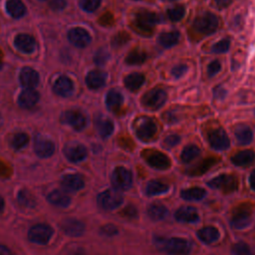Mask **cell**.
<instances>
[{
  "instance_id": "52a82bcc",
  "label": "cell",
  "mask_w": 255,
  "mask_h": 255,
  "mask_svg": "<svg viewBox=\"0 0 255 255\" xmlns=\"http://www.w3.org/2000/svg\"><path fill=\"white\" fill-rule=\"evenodd\" d=\"M111 180L115 189L119 191L128 190L132 184V174L128 168L118 166L114 169Z\"/></svg>"
},
{
  "instance_id": "8992f818",
  "label": "cell",
  "mask_w": 255,
  "mask_h": 255,
  "mask_svg": "<svg viewBox=\"0 0 255 255\" xmlns=\"http://www.w3.org/2000/svg\"><path fill=\"white\" fill-rule=\"evenodd\" d=\"M123 195L121 191L113 188L107 189L99 194L98 204L105 210H114L123 203Z\"/></svg>"
},
{
  "instance_id": "94428289",
  "label": "cell",
  "mask_w": 255,
  "mask_h": 255,
  "mask_svg": "<svg viewBox=\"0 0 255 255\" xmlns=\"http://www.w3.org/2000/svg\"><path fill=\"white\" fill-rule=\"evenodd\" d=\"M249 183H250V186L251 188L255 191V169L251 172L250 174V177H249Z\"/></svg>"
},
{
  "instance_id": "2e32d148",
  "label": "cell",
  "mask_w": 255,
  "mask_h": 255,
  "mask_svg": "<svg viewBox=\"0 0 255 255\" xmlns=\"http://www.w3.org/2000/svg\"><path fill=\"white\" fill-rule=\"evenodd\" d=\"M15 47L22 53L31 54L36 49L35 39L28 34H18L14 39Z\"/></svg>"
},
{
  "instance_id": "3957f363",
  "label": "cell",
  "mask_w": 255,
  "mask_h": 255,
  "mask_svg": "<svg viewBox=\"0 0 255 255\" xmlns=\"http://www.w3.org/2000/svg\"><path fill=\"white\" fill-rule=\"evenodd\" d=\"M133 128L136 136L142 141H149L153 138L157 131V127L154 121L147 117H139L133 123Z\"/></svg>"
},
{
  "instance_id": "f907efd6",
  "label": "cell",
  "mask_w": 255,
  "mask_h": 255,
  "mask_svg": "<svg viewBox=\"0 0 255 255\" xmlns=\"http://www.w3.org/2000/svg\"><path fill=\"white\" fill-rule=\"evenodd\" d=\"M187 71V66L186 65H176L172 68L171 70V75L174 77V78H180L182 77Z\"/></svg>"
},
{
  "instance_id": "9c48e42d",
  "label": "cell",
  "mask_w": 255,
  "mask_h": 255,
  "mask_svg": "<svg viewBox=\"0 0 255 255\" xmlns=\"http://www.w3.org/2000/svg\"><path fill=\"white\" fill-rule=\"evenodd\" d=\"M142 156L148 165L156 169H167L171 164L168 156L158 150H143Z\"/></svg>"
},
{
  "instance_id": "816d5d0a",
  "label": "cell",
  "mask_w": 255,
  "mask_h": 255,
  "mask_svg": "<svg viewBox=\"0 0 255 255\" xmlns=\"http://www.w3.org/2000/svg\"><path fill=\"white\" fill-rule=\"evenodd\" d=\"M220 69H221L220 63L218 61H213L207 67V74L209 77H213L220 71Z\"/></svg>"
},
{
  "instance_id": "ac0fdd59",
  "label": "cell",
  "mask_w": 255,
  "mask_h": 255,
  "mask_svg": "<svg viewBox=\"0 0 255 255\" xmlns=\"http://www.w3.org/2000/svg\"><path fill=\"white\" fill-rule=\"evenodd\" d=\"M20 83L25 89H34L39 84V74L30 67H25L20 73Z\"/></svg>"
},
{
  "instance_id": "db71d44e",
  "label": "cell",
  "mask_w": 255,
  "mask_h": 255,
  "mask_svg": "<svg viewBox=\"0 0 255 255\" xmlns=\"http://www.w3.org/2000/svg\"><path fill=\"white\" fill-rule=\"evenodd\" d=\"M50 6L55 11H60L66 7V1L65 0H52L50 2Z\"/></svg>"
},
{
  "instance_id": "484cf974",
  "label": "cell",
  "mask_w": 255,
  "mask_h": 255,
  "mask_svg": "<svg viewBox=\"0 0 255 255\" xmlns=\"http://www.w3.org/2000/svg\"><path fill=\"white\" fill-rule=\"evenodd\" d=\"M197 237L201 242L211 244L219 239V231L213 226H205L198 230Z\"/></svg>"
},
{
  "instance_id": "60d3db41",
  "label": "cell",
  "mask_w": 255,
  "mask_h": 255,
  "mask_svg": "<svg viewBox=\"0 0 255 255\" xmlns=\"http://www.w3.org/2000/svg\"><path fill=\"white\" fill-rule=\"evenodd\" d=\"M18 202L24 207H34L36 204L34 196L28 190H21L18 193Z\"/></svg>"
},
{
  "instance_id": "7a4b0ae2",
  "label": "cell",
  "mask_w": 255,
  "mask_h": 255,
  "mask_svg": "<svg viewBox=\"0 0 255 255\" xmlns=\"http://www.w3.org/2000/svg\"><path fill=\"white\" fill-rule=\"evenodd\" d=\"M160 22L161 17L157 13L140 10L134 15L132 27L136 33L144 37H149L153 33V27Z\"/></svg>"
},
{
  "instance_id": "f6af8a7d",
  "label": "cell",
  "mask_w": 255,
  "mask_h": 255,
  "mask_svg": "<svg viewBox=\"0 0 255 255\" xmlns=\"http://www.w3.org/2000/svg\"><path fill=\"white\" fill-rule=\"evenodd\" d=\"M102 3V0H81L80 6L86 12L96 11Z\"/></svg>"
},
{
  "instance_id": "4fadbf2b",
  "label": "cell",
  "mask_w": 255,
  "mask_h": 255,
  "mask_svg": "<svg viewBox=\"0 0 255 255\" xmlns=\"http://www.w3.org/2000/svg\"><path fill=\"white\" fill-rule=\"evenodd\" d=\"M68 39L74 46L78 48H85L92 41L90 33L86 29L80 27L71 29L68 33Z\"/></svg>"
},
{
  "instance_id": "5b68a950",
  "label": "cell",
  "mask_w": 255,
  "mask_h": 255,
  "mask_svg": "<svg viewBox=\"0 0 255 255\" xmlns=\"http://www.w3.org/2000/svg\"><path fill=\"white\" fill-rule=\"evenodd\" d=\"M167 94L162 89H152L141 97V105L150 111L160 109L166 102Z\"/></svg>"
},
{
  "instance_id": "83f0119b",
  "label": "cell",
  "mask_w": 255,
  "mask_h": 255,
  "mask_svg": "<svg viewBox=\"0 0 255 255\" xmlns=\"http://www.w3.org/2000/svg\"><path fill=\"white\" fill-rule=\"evenodd\" d=\"M63 186L71 191H77L84 187L85 182L78 174H67L62 178Z\"/></svg>"
},
{
  "instance_id": "d4e9b609",
  "label": "cell",
  "mask_w": 255,
  "mask_h": 255,
  "mask_svg": "<svg viewBox=\"0 0 255 255\" xmlns=\"http://www.w3.org/2000/svg\"><path fill=\"white\" fill-rule=\"evenodd\" d=\"M234 134L240 144L246 145L252 141V129L245 124H238L234 128Z\"/></svg>"
},
{
  "instance_id": "680465c9",
  "label": "cell",
  "mask_w": 255,
  "mask_h": 255,
  "mask_svg": "<svg viewBox=\"0 0 255 255\" xmlns=\"http://www.w3.org/2000/svg\"><path fill=\"white\" fill-rule=\"evenodd\" d=\"M120 142H121V145H122V146H124L125 148H128V149H130V148H132L131 146H133L132 141H131L129 138H127V137L121 138Z\"/></svg>"
},
{
  "instance_id": "6da1fadb",
  "label": "cell",
  "mask_w": 255,
  "mask_h": 255,
  "mask_svg": "<svg viewBox=\"0 0 255 255\" xmlns=\"http://www.w3.org/2000/svg\"><path fill=\"white\" fill-rule=\"evenodd\" d=\"M153 242L157 249L169 255H187L191 251L190 242L183 238L155 237Z\"/></svg>"
},
{
  "instance_id": "e0dca14e",
  "label": "cell",
  "mask_w": 255,
  "mask_h": 255,
  "mask_svg": "<svg viewBox=\"0 0 255 255\" xmlns=\"http://www.w3.org/2000/svg\"><path fill=\"white\" fill-rule=\"evenodd\" d=\"M61 228L65 234L72 237L81 236L85 231L84 223L74 218L65 219L61 224Z\"/></svg>"
},
{
  "instance_id": "ba28073f",
  "label": "cell",
  "mask_w": 255,
  "mask_h": 255,
  "mask_svg": "<svg viewBox=\"0 0 255 255\" xmlns=\"http://www.w3.org/2000/svg\"><path fill=\"white\" fill-rule=\"evenodd\" d=\"M53 235V229L47 224H36L28 232V238L36 244H47Z\"/></svg>"
},
{
  "instance_id": "f35d334b",
  "label": "cell",
  "mask_w": 255,
  "mask_h": 255,
  "mask_svg": "<svg viewBox=\"0 0 255 255\" xmlns=\"http://www.w3.org/2000/svg\"><path fill=\"white\" fill-rule=\"evenodd\" d=\"M199 153H200V149L196 145L189 144V145H186L182 149L180 158L183 162H189V161L193 160Z\"/></svg>"
},
{
  "instance_id": "277c9868",
  "label": "cell",
  "mask_w": 255,
  "mask_h": 255,
  "mask_svg": "<svg viewBox=\"0 0 255 255\" xmlns=\"http://www.w3.org/2000/svg\"><path fill=\"white\" fill-rule=\"evenodd\" d=\"M193 29L203 35H209L216 31L218 27V18L210 12H205L194 19Z\"/></svg>"
},
{
  "instance_id": "f5cc1de1",
  "label": "cell",
  "mask_w": 255,
  "mask_h": 255,
  "mask_svg": "<svg viewBox=\"0 0 255 255\" xmlns=\"http://www.w3.org/2000/svg\"><path fill=\"white\" fill-rule=\"evenodd\" d=\"M101 232L106 236H113L118 233V228L113 224H107L102 227Z\"/></svg>"
},
{
  "instance_id": "f1b7e54d",
  "label": "cell",
  "mask_w": 255,
  "mask_h": 255,
  "mask_svg": "<svg viewBox=\"0 0 255 255\" xmlns=\"http://www.w3.org/2000/svg\"><path fill=\"white\" fill-rule=\"evenodd\" d=\"M144 83V76L139 73H131L124 79L126 88L131 92H136Z\"/></svg>"
},
{
  "instance_id": "c3c4849f",
  "label": "cell",
  "mask_w": 255,
  "mask_h": 255,
  "mask_svg": "<svg viewBox=\"0 0 255 255\" xmlns=\"http://www.w3.org/2000/svg\"><path fill=\"white\" fill-rule=\"evenodd\" d=\"M114 23H115L114 15L110 12H106L99 18V24H101L102 26L109 27V26H112Z\"/></svg>"
},
{
  "instance_id": "1f68e13d",
  "label": "cell",
  "mask_w": 255,
  "mask_h": 255,
  "mask_svg": "<svg viewBox=\"0 0 255 255\" xmlns=\"http://www.w3.org/2000/svg\"><path fill=\"white\" fill-rule=\"evenodd\" d=\"M217 162V159L214 158V157H208V158H205L203 159L202 161H200L199 163H197L196 165H193L192 167H190L186 172L189 174V175H192V176H197V175H200L204 172H206L211 166H213L215 163Z\"/></svg>"
},
{
  "instance_id": "11a10c76",
  "label": "cell",
  "mask_w": 255,
  "mask_h": 255,
  "mask_svg": "<svg viewBox=\"0 0 255 255\" xmlns=\"http://www.w3.org/2000/svg\"><path fill=\"white\" fill-rule=\"evenodd\" d=\"M226 93H227L226 90L220 86L214 88V90H213V96L215 99H218V100H223L226 96Z\"/></svg>"
},
{
  "instance_id": "03108f58",
  "label": "cell",
  "mask_w": 255,
  "mask_h": 255,
  "mask_svg": "<svg viewBox=\"0 0 255 255\" xmlns=\"http://www.w3.org/2000/svg\"><path fill=\"white\" fill-rule=\"evenodd\" d=\"M40 1H44V0H40Z\"/></svg>"
},
{
  "instance_id": "b9f144b4",
  "label": "cell",
  "mask_w": 255,
  "mask_h": 255,
  "mask_svg": "<svg viewBox=\"0 0 255 255\" xmlns=\"http://www.w3.org/2000/svg\"><path fill=\"white\" fill-rule=\"evenodd\" d=\"M129 40H130L129 34L125 32V31H121V32L117 33L113 37V39H112V46L114 48H120V47L126 45Z\"/></svg>"
},
{
  "instance_id": "e7e4bbea",
  "label": "cell",
  "mask_w": 255,
  "mask_h": 255,
  "mask_svg": "<svg viewBox=\"0 0 255 255\" xmlns=\"http://www.w3.org/2000/svg\"><path fill=\"white\" fill-rule=\"evenodd\" d=\"M170 1H175V0H170Z\"/></svg>"
},
{
  "instance_id": "7dc6e473",
  "label": "cell",
  "mask_w": 255,
  "mask_h": 255,
  "mask_svg": "<svg viewBox=\"0 0 255 255\" xmlns=\"http://www.w3.org/2000/svg\"><path fill=\"white\" fill-rule=\"evenodd\" d=\"M110 58V54L109 52L106 50V49H100L97 51V53L95 54V57H94V62L99 65V66H102L104 65Z\"/></svg>"
},
{
  "instance_id": "4dcf8cb0",
  "label": "cell",
  "mask_w": 255,
  "mask_h": 255,
  "mask_svg": "<svg viewBox=\"0 0 255 255\" xmlns=\"http://www.w3.org/2000/svg\"><path fill=\"white\" fill-rule=\"evenodd\" d=\"M47 198L53 205L60 207H67L71 202L70 196L63 190H53Z\"/></svg>"
},
{
  "instance_id": "be15d7a7",
  "label": "cell",
  "mask_w": 255,
  "mask_h": 255,
  "mask_svg": "<svg viewBox=\"0 0 255 255\" xmlns=\"http://www.w3.org/2000/svg\"><path fill=\"white\" fill-rule=\"evenodd\" d=\"M4 208V201H3V198L0 196V212L3 210Z\"/></svg>"
},
{
  "instance_id": "6f0895ef",
  "label": "cell",
  "mask_w": 255,
  "mask_h": 255,
  "mask_svg": "<svg viewBox=\"0 0 255 255\" xmlns=\"http://www.w3.org/2000/svg\"><path fill=\"white\" fill-rule=\"evenodd\" d=\"M162 120H164V122L167 123L168 125H171V124L177 122V118L171 112H166V113L162 114Z\"/></svg>"
},
{
  "instance_id": "ee69618b",
  "label": "cell",
  "mask_w": 255,
  "mask_h": 255,
  "mask_svg": "<svg viewBox=\"0 0 255 255\" xmlns=\"http://www.w3.org/2000/svg\"><path fill=\"white\" fill-rule=\"evenodd\" d=\"M232 252L234 255H255L250 250V247L244 242L235 243L232 247Z\"/></svg>"
},
{
  "instance_id": "5bb4252c",
  "label": "cell",
  "mask_w": 255,
  "mask_h": 255,
  "mask_svg": "<svg viewBox=\"0 0 255 255\" xmlns=\"http://www.w3.org/2000/svg\"><path fill=\"white\" fill-rule=\"evenodd\" d=\"M64 154L72 162H80L87 157V148L77 142H72L64 147Z\"/></svg>"
},
{
  "instance_id": "4316f807",
  "label": "cell",
  "mask_w": 255,
  "mask_h": 255,
  "mask_svg": "<svg viewBox=\"0 0 255 255\" xmlns=\"http://www.w3.org/2000/svg\"><path fill=\"white\" fill-rule=\"evenodd\" d=\"M255 160V153L253 150L245 149L237 152L231 157V161L237 166H247Z\"/></svg>"
},
{
  "instance_id": "e575fe53",
  "label": "cell",
  "mask_w": 255,
  "mask_h": 255,
  "mask_svg": "<svg viewBox=\"0 0 255 255\" xmlns=\"http://www.w3.org/2000/svg\"><path fill=\"white\" fill-rule=\"evenodd\" d=\"M167 214V209L160 203H152L147 207V215L153 221L162 220Z\"/></svg>"
},
{
  "instance_id": "cb8c5ba5",
  "label": "cell",
  "mask_w": 255,
  "mask_h": 255,
  "mask_svg": "<svg viewBox=\"0 0 255 255\" xmlns=\"http://www.w3.org/2000/svg\"><path fill=\"white\" fill-rule=\"evenodd\" d=\"M124 104V97L123 95L115 90H111L107 96H106V105L107 108L113 112V113H118Z\"/></svg>"
},
{
  "instance_id": "9f6ffc18",
  "label": "cell",
  "mask_w": 255,
  "mask_h": 255,
  "mask_svg": "<svg viewBox=\"0 0 255 255\" xmlns=\"http://www.w3.org/2000/svg\"><path fill=\"white\" fill-rule=\"evenodd\" d=\"M123 214H124V216H127L128 218H133L136 216V209L134 206L128 205L123 210Z\"/></svg>"
},
{
  "instance_id": "7c38bea8",
  "label": "cell",
  "mask_w": 255,
  "mask_h": 255,
  "mask_svg": "<svg viewBox=\"0 0 255 255\" xmlns=\"http://www.w3.org/2000/svg\"><path fill=\"white\" fill-rule=\"evenodd\" d=\"M61 122L65 125H69L76 130H82L87 124L86 118L84 115L75 110H69L62 114Z\"/></svg>"
},
{
  "instance_id": "d6986e66",
  "label": "cell",
  "mask_w": 255,
  "mask_h": 255,
  "mask_svg": "<svg viewBox=\"0 0 255 255\" xmlns=\"http://www.w3.org/2000/svg\"><path fill=\"white\" fill-rule=\"evenodd\" d=\"M54 92L61 97H70L74 92V84L67 76H60L54 83Z\"/></svg>"
},
{
  "instance_id": "7bdbcfd3",
  "label": "cell",
  "mask_w": 255,
  "mask_h": 255,
  "mask_svg": "<svg viewBox=\"0 0 255 255\" xmlns=\"http://www.w3.org/2000/svg\"><path fill=\"white\" fill-rule=\"evenodd\" d=\"M185 15V8L183 6H175L167 11V16L169 20L173 22H178L180 21Z\"/></svg>"
},
{
  "instance_id": "ab89813d",
  "label": "cell",
  "mask_w": 255,
  "mask_h": 255,
  "mask_svg": "<svg viewBox=\"0 0 255 255\" xmlns=\"http://www.w3.org/2000/svg\"><path fill=\"white\" fill-rule=\"evenodd\" d=\"M29 142V136L25 132H17L11 139V145L14 149L19 150L25 147Z\"/></svg>"
},
{
  "instance_id": "d6a6232c",
  "label": "cell",
  "mask_w": 255,
  "mask_h": 255,
  "mask_svg": "<svg viewBox=\"0 0 255 255\" xmlns=\"http://www.w3.org/2000/svg\"><path fill=\"white\" fill-rule=\"evenodd\" d=\"M96 128L102 137H109L114 131V124L111 120L99 117L96 120Z\"/></svg>"
},
{
  "instance_id": "603a6c76",
  "label": "cell",
  "mask_w": 255,
  "mask_h": 255,
  "mask_svg": "<svg viewBox=\"0 0 255 255\" xmlns=\"http://www.w3.org/2000/svg\"><path fill=\"white\" fill-rule=\"evenodd\" d=\"M175 219L179 222L192 223L198 220V212L192 206H182L174 214Z\"/></svg>"
},
{
  "instance_id": "74e56055",
  "label": "cell",
  "mask_w": 255,
  "mask_h": 255,
  "mask_svg": "<svg viewBox=\"0 0 255 255\" xmlns=\"http://www.w3.org/2000/svg\"><path fill=\"white\" fill-rule=\"evenodd\" d=\"M145 60H146V54L139 49H134L130 51L127 56L126 63L128 65H140L144 63Z\"/></svg>"
},
{
  "instance_id": "d590c367",
  "label": "cell",
  "mask_w": 255,
  "mask_h": 255,
  "mask_svg": "<svg viewBox=\"0 0 255 255\" xmlns=\"http://www.w3.org/2000/svg\"><path fill=\"white\" fill-rule=\"evenodd\" d=\"M179 38H180L179 32L170 31V32H165L160 34L158 38V42L163 48H170L177 44Z\"/></svg>"
},
{
  "instance_id": "ffe728a7",
  "label": "cell",
  "mask_w": 255,
  "mask_h": 255,
  "mask_svg": "<svg viewBox=\"0 0 255 255\" xmlns=\"http://www.w3.org/2000/svg\"><path fill=\"white\" fill-rule=\"evenodd\" d=\"M106 81H107V74L99 70H94L89 72L86 77V84L88 88L91 90H98L104 87L106 84Z\"/></svg>"
},
{
  "instance_id": "91938a15",
  "label": "cell",
  "mask_w": 255,
  "mask_h": 255,
  "mask_svg": "<svg viewBox=\"0 0 255 255\" xmlns=\"http://www.w3.org/2000/svg\"><path fill=\"white\" fill-rule=\"evenodd\" d=\"M231 2L232 0H215V3L219 8H226L231 4Z\"/></svg>"
},
{
  "instance_id": "9a60e30c",
  "label": "cell",
  "mask_w": 255,
  "mask_h": 255,
  "mask_svg": "<svg viewBox=\"0 0 255 255\" xmlns=\"http://www.w3.org/2000/svg\"><path fill=\"white\" fill-rule=\"evenodd\" d=\"M34 149L38 156L46 158L54 153L55 144L52 140L38 135L34 141Z\"/></svg>"
},
{
  "instance_id": "836d02e7",
  "label": "cell",
  "mask_w": 255,
  "mask_h": 255,
  "mask_svg": "<svg viewBox=\"0 0 255 255\" xmlns=\"http://www.w3.org/2000/svg\"><path fill=\"white\" fill-rule=\"evenodd\" d=\"M206 195V191L201 187H190L183 189L180 193V196L188 201H198L203 199Z\"/></svg>"
},
{
  "instance_id": "681fc988",
  "label": "cell",
  "mask_w": 255,
  "mask_h": 255,
  "mask_svg": "<svg viewBox=\"0 0 255 255\" xmlns=\"http://www.w3.org/2000/svg\"><path fill=\"white\" fill-rule=\"evenodd\" d=\"M179 140H180V137L177 134H170L164 138L163 145L166 148H170V147L175 146L179 142Z\"/></svg>"
},
{
  "instance_id": "bcb514c9",
  "label": "cell",
  "mask_w": 255,
  "mask_h": 255,
  "mask_svg": "<svg viewBox=\"0 0 255 255\" xmlns=\"http://www.w3.org/2000/svg\"><path fill=\"white\" fill-rule=\"evenodd\" d=\"M229 47H230V40L229 39H222V40L218 41L217 43H215L211 47V51L213 53H216V54H221V53L227 52Z\"/></svg>"
},
{
  "instance_id": "8d00e7d4",
  "label": "cell",
  "mask_w": 255,
  "mask_h": 255,
  "mask_svg": "<svg viewBox=\"0 0 255 255\" xmlns=\"http://www.w3.org/2000/svg\"><path fill=\"white\" fill-rule=\"evenodd\" d=\"M168 190V185L158 181V180H151L146 184L145 192L147 195L153 196V195H159L163 194Z\"/></svg>"
},
{
  "instance_id": "6125c7cd",
  "label": "cell",
  "mask_w": 255,
  "mask_h": 255,
  "mask_svg": "<svg viewBox=\"0 0 255 255\" xmlns=\"http://www.w3.org/2000/svg\"><path fill=\"white\" fill-rule=\"evenodd\" d=\"M0 255H13V254L6 246L0 245Z\"/></svg>"
},
{
  "instance_id": "30bf717a",
  "label": "cell",
  "mask_w": 255,
  "mask_h": 255,
  "mask_svg": "<svg viewBox=\"0 0 255 255\" xmlns=\"http://www.w3.org/2000/svg\"><path fill=\"white\" fill-rule=\"evenodd\" d=\"M208 185L215 189H222L224 192H232L237 189L238 182L233 175L221 174L208 181Z\"/></svg>"
},
{
  "instance_id": "7402d4cb",
  "label": "cell",
  "mask_w": 255,
  "mask_h": 255,
  "mask_svg": "<svg viewBox=\"0 0 255 255\" xmlns=\"http://www.w3.org/2000/svg\"><path fill=\"white\" fill-rule=\"evenodd\" d=\"M251 222L250 210L246 207L238 208L233 215L232 225L237 229H242L247 227Z\"/></svg>"
},
{
  "instance_id": "8fae6325",
  "label": "cell",
  "mask_w": 255,
  "mask_h": 255,
  "mask_svg": "<svg viewBox=\"0 0 255 255\" xmlns=\"http://www.w3.org/2000/svg\"><path fill=\"white\" fill-rule=\"evenodd\" d=\"M208 142L211 147L217 150H224L230 145L229 137L221 128H214L208 132Z\"/></svg>"
},
{
  "instance_id": "f546056e",
  "label": "cell",
  "mask_w": 255,
  "mask_h": 255,
  "mask_svg": "<svg viewBox=\"0 0 255 255\" xmlns=\"http://www.w3.org/2000/svg\"><path fill=\"white\" fill-rule=\"evenodd\" d=\"M6 10L13 18H21L26 13V7L21 0H8L6 2Z\"/></svg>"
},
{
  "instance_id": "44dd1931",
  "label": "cell",
  "mask_w": 255,
  "mask_h": 255,
  "mask_svg": "<svg viewBox=\"0 0 255 255\" xmlns=\"http://www.w3.org/2000/svg\"><path fill=\"white\" fill-rule=\"evenodd\" d=\"M39 101V94L34 89H25L18 97V104L24 109L34 107Z\"/></svg>"
}]
</instances>
